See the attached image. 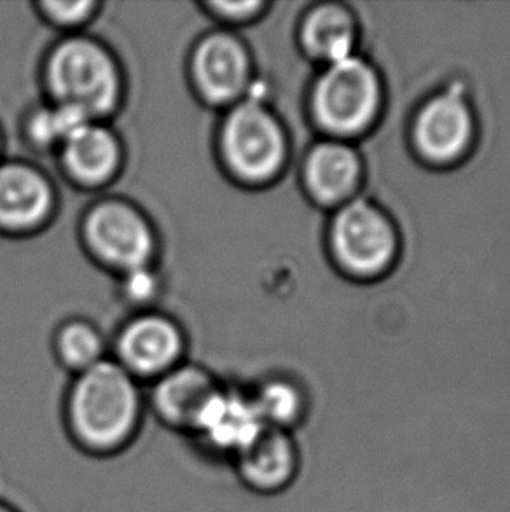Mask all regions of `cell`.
Returning <instances> with one entry per match:
<instances>
[{
	"instance_id": "obj_1",
	"label": "cell",
	"mask_w": 510,
	"mask_h": 512,
	"mask_svg": "<svg viewBox=\"0 0 510 512\" xmlns=\"http://www.w3.org/2000/svg\"><path fill=\"white\" fill-rule=\"evenodd\" d=\"M144 413L138 381L109 359L76 374L63 408L72 443L91 457H114L130 448Z\"/></svg>"
},
{
	"instance_id": "obj_2",
	"label": "cell",
	"mask_w": 510,
	"mask_h": 512,
	"mask_svg": "<svg viewBox=\"0 0 510 512\" xmlns=\"http://www.w3.org/2000/svg\"><path fill=\"white\" fill-rule=\"evenodd\" d=\"M51 104L65 105L105 123L125 100V74L104 42L70 34L51 48L42 70Z\"/></svg>"
},
{
	"instance_id": "obj_3",
	"label": "cell",
	"mask_w": 510,
	"mask_h": 512,
	"mask_svg": "<svg viewBox=\"0 0 510 512\" xmlns=\"http://www.w3.org/2000/svg\"><path fill=\"white\" fill-rule=\"evenodd\" d=\"M217 153L236 184L262 187L282 175L289 160L285 126L261 97L249 95L224 111Z\"/></svg>"
},
{
	"instance_id": "obj_4",
	"label": "cell",
	"mask_w": 510,
	"mask_h": 512,
	"mask_svg": "<svg viewBox=\"0 0 510 512\" xmlns=\"http://www.w3.org/2000/svg\"><path fill=\"white\" fill-rule=\"evenodd\" d=\"M383 84L371 63L357 55L327 65L311 93L318 125L338 140L357 137L376 123Z\"/></svg>"
},
{
	"instance_id": "obj_5",
	"label": "cell",
	"mask_w": 510,
	"mask_h": 512,
	"mask_svg": "<svg viewBox=\"0 0 510 512\" xmlns=\"http://www.w3.org/2000/svg\"><path fill=\"white\" fill-rule=\"evenodd\" d=\"M81 238L93 259L119 277L154 266L158 256L156 229L130 201L111 198L91 205L81 222Z\"/></svg>"
},
{
	"instance_id": "obj_6",
	"label": "cell",
	"mask_w": 510,
	"mask_h": 512,
	"mask_svg": "<svg viewBox=\"0 0 510 512\" xmlns=\"http://www.w3.org/2000/svg\"><path fill=\"white\" fill-rule=\"evenodd\" d=\"M331 247L339 266L353 277H380L397 259L399 235L378 205L353 198L332 221Z\"/></svg>"
},
{
	"instance_id": "obj_7",
	"label": "cell",
	"mask_w": 510,
	"mask_h": 512,
	"mask_svg": "<svg viewBox=\"0 0 510 512\" xmlns=\"http://www.w3.org/2000/svg\"><path fill=\"white\" fill-rule=\"evenodd\" d=\"M189 77L196 97L208 107L228 111L249 97L254 86L250 49L228 28L203 35L189 56Z\"/></svg>"
},
{
	"instance_id": "obj_8",
	"label": "cell",
	"mask_w": 510,
	"mask_h": 512,
	"mask_svg": "<svg viewBox=\"0 0 510 512\" xmlns=\"http://www.w3.org/2000/svg\"><path fill=\"white\" fill-rule=\"evenodd\" d=\"M186 336L163 313L142 312L121 327L116 338V362L135 380L154 381L184 364Z\"/></svg>"
},
{
	"instance_id": "obj_9",
	"label": "cell",
	"mask_w": 510,
	"mask_h": 512,
	"mask_svg": "<svg viewBox=\"0 0 510 512\" xmlns=\"http://www.w3.org/2000/svg\"><path fill=\"white\" fill-rule=\"evenodd\" d=\"M414 146L434 165H451L469 153L476 139V116L462 88L430 98L414 119Z\"/></svg>"
},
{
	"instance_id": "obj_10",
	"label": "cell",
	"mask_w": 510,
	"mask_h": 512,
	"mask_svg": "<svg viewBox=\"0 0 510 512\" xmlns=\"http://www.w3.org/2000/svg\"><path fill=\"white\" fill-rule=\"evenodd\" d=\"M55 210V186L46 173L23 161H0V233H37Z\"/></svg>"
},
{
	"instance_id": "obj_11",
	"label": "cell",
	"mask_w": 510,
	"mask_h": 512,
	"mask_svg": "<svg viewBox=\"0 0 510 512\" xmlns=\"http://www.w3.org/2000/svg\"><path fill=\"white\" fill-rule=\"evenodd\" d=\"M221 385L203 367L180 364L152 383V411L168 429L196 434Z\"/></svg>"
},
{
	"instance_id": "obj_12",
	"label": "cell",
	"mask_w": 510,
	"mask_h": 512,
	"mask_svg": "<svg viewBox=\"0 0 510 512\" xmlns=\"http://www.w3.org/2000/svg\"><path fill=\"white\" fill-rule=\"evenodd\" d=\"M67 179L83 189H104L125 165V151L116 132L107 123L91 121L63 142L58 149Z\"/></svg>"
},
{
	"instance_id": "obj_13",
	"label": "cell",
	"mask_w": 510,
	"mask_h": 512,
	"mask_svg": "<svg viewBox=\"0 0 510 512\" xmlns=\"http://www.w3.org/2000/svg\"><path fill=\"white\" fill-rule=\"evenodd\" d=\"M236 476L250 492L259 495L282 493L296 481L301 455L290 432L262 430L235 457Z\"/></svg>"
},
{
	"instance_id": "obj_14",
	"label": "cell",
	"mask_w": 510,
	"mask_h": 512,
	"mask_svg": "<svg viewBox=\"0 0 510 512\" xmlns=\"http://www.w3.org/2000/svg\"><path fill=\"white\" fill-rule=\"evenodd\" d=\"M362 161L345 140L331 139L311 149L303 167V182L313 200L324 207L353 200L362 182Z\"/></svg>"
},
{
	"instance_id": "obj_15",
	"label": "cell",
	"mask_w": 510,
	"mask_h": 512,
	"mask_svg": "<svg viewBox=\"0 0 510 512\" xmlns=\"http://www.w3.org/2000/svg\"><path fill=\"white\" fill-rule=\"evenodd\" d=\"M266 429L255 409L252 395L221 388L210 402L194 436L210 450L235 458Z\"/></svg>"
},
{
	"instance_id": "obj_16",
	"label": "cell",
	"mask_w": 510,
	"mask_h": 512,
	"mask_svg": "<svg viewBox=\"0 0 510 512\" xmlns=\"http://www.w3.org/2000/svg\"><path fill=\"white\" fill-rule=\"evenodd\" d=\"M357 23L353 14L339 4H320L304 16L301 44L308 56L332 65L355 55Z\"/></svg>"
},
{
	"instance_id": "obj_17",
	"label": "cell",
	"mask_w": 510,
	"mask_h": 512,
	"mask_svg": "<svg viewBox=\"0 0 510 512\" xmlns=\"http://www.w3.org/2000/svg\"><path fill=\"white\" fill-rule=\"evenodd\" d=\"M255 409L268 429L290 430L306 416V397L292 381L276 378L262 383L252 394Z\"/></svg>"
},
{
	"instance_id": "obj_18",
	"label": "cell",
	"mask_w": 510,
	"mask_h": 512,
	"mask_svg": "<svg viewBox=\"0 0 510 512\" xmlns=\"http://www.w3.org/2000/svg\"><path fill=\"white\" fill-rule=\"evenodd\" d=\"M55 353L58 362L74 374L83 373L107 359L104 336L86 320H70L58 329Z\"/></svg>"
},
{
	"instance_id": "obj_19",
	"label": "cell",
	"mask_w": 510,
	"mask_h": 512,
	"mask_svg": "<svg viewBox=\"0 0 510 512\" xmlns=\"http://www.w3.org/2000/svg\"><path fill=\"white\" fill-rule=\"evenodd\" d=\"M88 123H91L90 119L76 109L49 102L28 116L25 130L30 144L42 151L58 153L63 142Z\"/></svg>"
},
{
	"instance_id": "obj_20",
	"label": "cell",
	"mask_w": 510,
	"mask_h": 512,
	"mask_svg": "<svg viewBox=\"0 0 510 512\" xmlns=\"http://www.w3.org/2000/svg\"><path fill=\"white\" fill-rule=\"evenodd\" d=\"M42 20L51 27L60 30H69L77 34L79 28L86 27L91 20H95L100 4L93 0H81V2H60V0H42L35 4Z\"/></svg>"
},
{
	"instance_id": "obj_21",
	"label": "cell",
	"mask_w": 510,
	"mask_h": 512,
	"mask_svg": "<svg viewBox=\"0 0 510 512\" xmlns=\"http://www.w3.org/2000/svg\"><path fill=\"white\" fill-rule=\"evenodd\" d=\"M208 16L222 23L224 27H242L247 23L261 18L262 13L266 11L268 4L266 2H205L203 4Z\"/></svg>"
},
{
	"instance_id": "obj_22",
	"label": "cell",
	"mask_w": 510,
	"mask_h": 512,
	"mask_svg": "<svg viewBox=\"0 0 510 512\" xmlns=\"http://www.w3.org/2000/svg\"><path fill=\"white\" fill-rule=\"evenodd\" d=\"M123 296L137 306L151 305L158 298L159 278L154 266L140 268L121 275Z\"/></svg>"
},
{
	"instance_id": "obj_23",
	"label": "cell",
	"mask_w": 510,
	"mask_h": 512,
	"mask_svg": "<svg viewBox=\"0 0 510 512\" xmlns=\"http://www.w3.org/2000/svg\"><path fill=\"white\" fill-rule=\"evenodd\" d=\"M0 512H18L16 509H13L11 506H7L4 502H0Z\"/></svg>"
},
{
	"instance_id": "obj_24",
	"label": "cell",
	"mask_w": 510,
	"mask_h": 512,
	"mask_svg": "<svg viewBox=\"0 0 510 512\" xmlns=\"http://www.w3.org/2000/svg\"><path fill=\"white\" fill-rule=\"evenodd\" d=\"M0 154H2V133H0Z\"/></svg>"
}]
</instances>
